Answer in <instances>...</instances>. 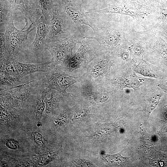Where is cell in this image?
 <instances>
[{"label":"cell","mask_w":167,"mask_h":167,"mask_svg":"<svg viewBox=\"0 0 167 167\" xmlns=\"http://www.w3.org/2000/svg\"><path fill=\"white\" fill-rule=\"evenodd\" d=\"M121 15H117L102 24L94 36L86 37L95 39L99 43L101 50L112 51L117 49L129 47L131 43L128 36L135 28L123 19Z\"/></svg>","instance_id":"obj_1"},{"label":"cell","mask_w":167,"mask_h":167,"mask_svg":"<svg viewBox=\"0 0 167 167\" xmlns=\"http://www.w3.org/2000/svg\"><path fill=\"white\" fill-rule=\"evenodd\" d=\"M94 12L116 14L131 17L135 24L144 28V31L150 28L155 24L159 11L145 6L135 0H125L120 3L109 5L104 9L87 13Z\"/></svg>","instance_id":"obj_2"},{"label":"cell","mask_w":167,"mask_h":167,"mask_svg":"<svg viewBox=\"0 0 167 167\" xmlns=\"http://www.w3.org/2000/svg\"><path fill=\"white\" fill-rule=\"evenodd\" d=\"M14 17L6 27L5 33L0 32V59H17L19 52L23 49L29 33L35 28L36 24H28V18L25 17V25L21 30L17 29L14 25Z\"/></svg>","instance_id":"obj_3"},{"label":"cell","mask_w":167,"mask_h":167,"mask_svg":"<svg viewBox=\"0 0 167 167\" xmlns=\"http://www.w3.org/2000/svg\"><path fill=\"white\" fill-rule=\"evenodd\" d=\"M80 43L77 52L60 65L63 71L67 73L82 67L86 68L101 50L99 43L95 39L85 36Z\"/></svg>","instance_id":"obj_4"},{"label":"cell","mask_w":167,"mask_h":167,"mask_svg":"<svg viewBox=\"0 0 167 167\" xmlns=\"http://www.w3.org/2000/svg\"><path fill=\"white\" fill-rule=\"evenodd\" d=\"M50 28L46 36V44L59 41L79 32L76 25L58 11L54 6Z\"/></svg>","instance_id":"obj_5"},{"label":"cell","mask_w":167,"mask_h":167,"mask_svg":"<svg viewBox=\"0 0 167 167\" xmlns=\"http://www.w3.org/2000/svg\"><path fill=\"white\" fill-rule=\"evenodd\" d=\"M37 79L19 85L0 90L1 102L6 106L19 107L32 98L35 93Z\"/></svg>","instance_id":"obj_6"},{"label":"cell","mask_w":167,"mask_h":167,"mask_svg":"<svg viewBox=\"0 0 167 167\" xmlns=\"http://www.w3.org/2000/svg\"><path fill=\"white\" fill-rule=\"evenodd\" d=\"M0 71L4 72L21 78L36 72H49L55 66L50 61L38 64L21 63L17 59H0Z\"/></svg>","instance_id":"obj_7"},{"label":"cell","mask_w":167,"mask_h":167,"mask_svg":"<svg viewBox=\"0 0 167 167\" xmlns=\"http://www.w3.org/2000/svg\"><path fill=\"white\" fill-rule=\"evenodd\" d=\"M84 36L79 32L61 41L47 44L46 49L51 56L50 61L55 65H62L73 55V49Z\"/></svg>","instance_id":"obj_8"},{"label":"cell","mask_w":167,"mask_h":167,"mask_svg":"<svg viewBox=\"0 0 167 167\" xmlns=\"http://www.w3.org/2000/svg\"><path fill=\"white\" fill-rule=\"evenodd\" d=\"M113 63L112 51L100 50L96 57L88 64L85 76L92 81L105 79L110 72Z\"/></svg>","instance_id":"obj_9"},{"label":"cell","mask_w":167,"mask_h":167,"mask_svg":"<svg viewBox=\"0 0 167 167\" xmlns=\"http://www.w3.org/2000/svg\"><path fill=\"white\" fill-rule=\"evenodd\" d=\"M151 30L137 31L132 30L128 37L131 43L128 48L131 52L132 60L135 62H143V56L149 46L153 35Z\"/></svg>","instance_id":"obj_10"},{"label":"cell","mask_w":167,"mask_h":167,"mask_svg":"<svg viewBox=\"0 0 167 167\" xmlns=\"http://www.w3.org/2000/svg\"><path fill=\"white\" fill-rule=\"evenodd\" d=\"M43 78L48 87L50 89L67 94V89L77 82L79 77L69 75L62 69L60 65H57Z\"/></svg>","instance_id":"obj_11"},{"label":"cell","mask_w":167,"mask_h":167,"mask_svg":"<svg viewBox=\"0 0 167 167\" xmlns=\"http://www.w3.org/2000/svg\"><path fill=\"white\" fill-rule=\"evenodd\" d=\"M54 5L59 11L71 20L78 28L85 25L90 27L94 33L98 30V28L95 23L86 15L80 7L75 6L69 0L62 1L60 4Z\"/></svg>","instance_id":"obj_12"},{"label":"cell","mask_w":167,"mask_h":167,"mask_svg":"<svg viewBox=\"0 0 167 167\" xmlns=\"http://www.w3.org/2000/svg\"><path fill=\"white\" fill-rule=\"evenodd\" d=\"M50 23L44 18L42 15L36 22V36L29 46L31 53L35 56H39L46 49V38L49 30Z\"/></svg>","instance_id":"obj_13"},{"label":"cell","mask_w":167,"mask_h":167,"mask_svg":"<svg viewBox=\"0 0 167 167\" xmlns=\"http://www.w3.org/2000/svg\"><path fill=\"white\" fill-rule=\"evenodd\" d=\"M7 0L15 12L19 11L32 23L36 24L42 15L41 8L29 0Z\"/></svg>","instance_id":"obj_14"},{"label":"cell","mask_w":167,"mask_h":167,"mask_svg":"<svg viewBox=\"0 0 167 167\" xmlns=\"http://www.w3.org/2000/svg\"><path fill=\"white\" fill-rule=\"evenodd\" d=\"M0 32H2L4 28H6L11 19L14 17L15 11L7 0H0Z\"/></svg>","instance_id":"obj_15"},{"label":"cell","mask_w":167,"mask_h":167,"mask_svg":"<svg viewBox=\"0 0 167 167\" xmlns=\"http://www.w3.org/2000/svg\"><path fill=\"white\" fill-rule=\"evenodd\" d=\"M129 47H122L112 51V61L118 66L124 65L132 60Z\"/></svg>","instance_id":"obj_16"},{"label":"cell","mask_w":167,"mask_h":167,"mask_svg":"<svg viewBox=\"0 0 167 167\" xmlns=\"http://www.w3.org/2000/svg\"><path fill=\"white\" fill-rule=\"evenodd\" d=\"M0 90L15 87L26 82L20 80V78L7 73L0 71Z\"/></svg>","instance_id":"obj_17"},{"label":"cell","mask_w":167,"mask_h":167,"mask_svg":"<svg viewBox=\"0 0 167 167\" xmlns=\"http://www.w3.org/2000/svg\"><path fill=\"white\" fill-rule=\"evenodd\" d=\"M38 1L43 16L50 22L55 6L53 0H38Z\"/></svg>","instance_id":"obj_18"},{"label":"cell","mask_w":167,"mask_h":167,"mask_svg":"<svg viewBox=\"0 0 167 167\" xmlns=\"http://www.w3.org/2000/svg\"><path fill=\"white\" fill-rule=\"evenodd\" d=\"M159 15L156 22L151 28L157 27L167 20V0H162L159 6Z\"/></svg>","instance_id":"obj_19"},{"label":"cell","mask_w":167,"mask_h":167,"mask_svg":"<svg viewBox=\"0 0 167 167\" xmlns=\"http://www.w3.org/2000/svg\"><path fill=\"white\" fill-rule=\"evenodd\" d=\"M148 30L161 36L167 42V20L157 27Z\"/></svg>","instance_id":"obj_20"},{"label":"cell","mask_w":167,"mask_h":167,"mask_svg":"<svg viewBox=\"0 0 167 167\" xmlns=\"http://www.w3.org/2000/svg\"><path fill=\"white\" fill-rule=\"evenodd\" d=\"M147 7L159 10V7L163 0H135Z\"/></svg>","instance_id":"obj_21"},{"label":"cell","mask_w":167,"mask_h":167,"mask_svg":"<svg viewBox=\"0 0 167 167\" xmlns=\"http://www.w3.org/2000/svg\"><path fill=\"white\" fill-rule=\"evenodd\" d=\"M53 159V155L51 154L45 153L37 157V163L39 166H45L50 163Z\"/></svg>","instance_id":"obj_22"},{"label":"cell","mask_w":167,"mask_h":167,"mask_svg":"<svg viewBox=\"0 0 167 167\" xmlns=\"http://www.w3.org/2000/svg\"><path fill=\"white\" fill-rule=\"evenodd\" d=\"M122 151L120 152L113 155H107L108 156V161L111 164L114 165H119L125 159L128 157H124L121 155Z\"/></svg>","instance_id":"obj_23"},{"label":"cell","mask_w":167,"mask_h":167,"mask_svg":"<svg viewBox=\"0 0 167 167\" xmlns=\"http://www.w3.org/2000/svg\"><path fill=\"white\" fill-rule=\"evenodd\" d=\"M32 136L34 142L38 146H43L46 143V140L43 135L37 131L32 133Z\"/></svg>","instance_id":"obj_24"},{"label":"cell","mask_w":167,"mask_h":167,"mask_svg":"<svg viewBox=\"0 0 167 167\" xmlns=\"http://www.w3.org/2000/svg\"><path fill=\"white\" fill-rule=\"evenodd\" d=\"M161 96L159 95H156L152 97L149 102L148 106L147 111L148 117L153 110L156 107L159 102Z\"/></svg>","instance_id":"obj_25"},{"label":"cell","mask_w":167,"mask_h":167,"mask_svg":"<svg viewBox=\"0 0 167 167\" xmlns=\"http://www.w3.org/2000/svg\"><path fill=\"white\" fill-rule=\"evenodd\" d=\"M67 118L66 112L61 114L54 121L53 126L57 127L63 125L66 122Z\"/></svg>","instance_id":"obj_26"},{"label":"cell","mask_w":167,"mask_h":167,"mask_svg":"<svg viewBox=\"0 0 167 167\" xmlns=\"http://www.w3.org/2000/svg\"><path fill=\"white\" fill-rule=\"evenodd\" d=\"M5 145L8 148L12 150H16L19 147L18 142L16 139L9 138L6 139L5 141Z\"/></svg>","instance_id":"obj_27"},{"label":"cell","mask_w":167,"mask_h":167,"mask_svg":"<svg viewBox=\"0 0 167 167\" xmlns=\"http://www.w3.org/2000/svg\"><path fill=\"white\" fill-rule=\"evenodd\" d=\"M138 65L139 66V68L140 69L139 71H140L139 73H140L143 75L156 78L155 75L151 72V70H150L148 68L146 67L144 65H143L142 62L139 63Z\"/></svg>","instance_id":"obj_28"},{"label":"cell","mask_w":167,"mask_h":167,"mask_svg":"<svg viewBox=\"0 0 167 167\" xmlns=\"http://www.w3.org/2000/svg\"><path fill=\"white\" fill-rule=\"evenodd\" d=\"M21 163V164L23 166L29 167L31 166L32 165L31 160L28 159L22 161Z\"/></svg>","instance_id":"obj_29"},{"label":"cell","mask_w":167,"mask_h":167,"mask_svg":"<svg viewBox=\"0 0 167 167\" xmlns=\"http://www.w3.org/2000/svg\"><path fill=\"white\" fill-rule=\"evenodd\" d=\"M29 0L31 2L35 4L37 6L40 8L38 4V0Z\"/></svg>","instance_id":"obj_30"},{"label":"cell","mask_w":167,"mask_h":167,"mask_svg":"<svg viewBox=\"0 0 167 167\" xmlns=\"http://www.w3.org/2000/svg\"><path fill=\"white\" fill-rule=\"evenodd\" d=\"M164 113L165 115L167 117V107L166 106L164 107Z\"/></svg>","instance_id":"obj_31"},{"label":"cell","mask_w":167,"mask_h":167,"mask_svg":"<svg viewBox=\"0 0 167 167\" xmlns=\"http://www.w3.org/2000/svg\"><path fill=\"white\" fill-rule=\"evenodd\" d=\"M63 0H62V1H63Z\"/></svg>","instance_id":"obj_32"}]
</instances>
